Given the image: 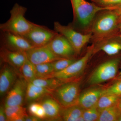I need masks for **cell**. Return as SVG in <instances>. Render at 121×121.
<instances>
[{"label":"cell","instance_id":"obj_37","mask_svg":"<svg viewBox=\"0 0 121 121\" xmlns=\"http://www.w3.org/2000/svg\"><path fill=\"white\" fill-rule=\"evenodd\" d=\"M117 121H121V113L119 115V117H118Z\"/></svg>","mask_w":121,"mask_h":121},{"label":"cell","instance_id":"obj_12","mask_svg":"<svg viewBox=\"0 0 121 121\" xmlns=\"http://www.w3.org/2000/svg\"><path fill=\"white\" fill-rule=\"evenodd\" d=\"M27 83L24 79L17 80L7 95L5 107L22 105L25 98Z\"/></svg>","mask_w":121,"mask_h":121},{"label":"cell","instance_id":"obj_16","mask_svg":"<svg viewBox=\"0 0 121 121\" xmlns=\"http://www.w3.org/2000/svg\"><path fill=\"white\" fill-rule=\"evenodd\" d=\"M45 110L46 118L48 121L58 120L61 117L60 105L55 99L47 98L41 103Z\"/></svg>","mask_w":121,"mask_h":121},{"label":"cell","instance_id":"obj_21","mask_svg":"<svg viewBox=\"0 0 121 121\" xmlns=\"http://www.w3.org/2000/svg\"><path fill=\"white\" fill-rule=\"evenodd\" d=\"M31 82L36 86L53 91L66 82L54 78H36Z\"/></svg>","mask_w":121,"mask_h":121},{"label":"cell","instance_id":"obj_6","mask_svg":"<svg viewBox=\"0 0 121 121\" xmlns=\"http://www.w3.org/2000/svg\"><path fill=\"white\" fill-rule=\"evenodd\" d=\"M119 62V59H114L100 64L89 77L88 83L90 85H96L115 78Z\"/></svg>","mask_w":121,"mask_h":121},{"label":"cell","instance_id":"obj_10","mask_svg":"<svg viewBox=\"0 0 121 121\" xmlns=\"http://www.w3.org/2000/svg\"><path fill=\"white\" fill-rule=\"evenodd\" d=\"M47 45L54 54L60 58L73 59L76 55L69 41L60 33H58Z\"/></svg>","mask_w":121,"mask_h":121},{"label":"cell","instance_id":"obj_13","mask_svg":"<svg viewBox=\"0 0 121 121\" xmlns=\"http://www.w3.org/2000/svg\"><path fill=\"white\" fill-rule=\"evenodd\" d=\"M105 88L95 87L84 91L80 94L78 104L84 109L95 106L103 95Z\"/></svg>","mask_w":121,"mask_h":121},{"label":"cell","instance_id":"obj_3","mask_svg":"<svg viewBox=\"0 0 121 121\" xmlns=\"http://www.w3.org/2000/svg\"><path fill=\"white\" fill-rule=\"evenodd\" d=\"M120 22L119 15L114 10L106 11L93 22L91 33L98 39H104L109 37L118 29Z\"/></svg>","mask_w":121,"mask_h":121},{"label":"cell","instance_id":"obj_30","mask_svg":"<svg viewBox=\"0 0 121 121\" xmlns=\"http://www.w3.org/2000/svg\"><path fill=\"white\" fill-rule=\"evenodd\" d=\"M41 103H33L30 104L28 107L29 112L31 115L35 117L36 114Z\"/></svg>","mask_w":121,"mask_h":121},{"label":"cell","instance_id":"obj_23","mask_svg":"<svg viewBox=\"0 0 121 121\" xmlns=\"http://www.w3.org/2000/svg\"><path fill=\"white\" fill-rule=\"evenodd\" d=\"M20 69L23 78L27 82H31L36 78L35 66L27 58Z\"/></svg>","mask_w":121,"mask_h":121},{"label":"cell","instance_id":"obj_19","mask_svg":"<svg viewBox=\"0 0 121 121\" xmlns=\"http://www.w3.org/2000/svg\"><path fill=\"white\" fill-rule=\"evenodd\" d=\"M7 121H24L28 115L26 109L21 105L5 107Z\"/></svg>","mask_w":121,"mask_h":121},{"label":"cell","instance_id":"obj_2","mask_svg":"<svg viewBox=\"0 0 121 121\" xmlns=\"http://www.w3.org/2000/svg\"><path fill=\"white\" fill-rule=\"evenodd\" d=\"M25 7L15 4L10 11L9 19L0 25V30L23 36L29 31L35 24L30 22L25 17L27 11Z\"/></svg>","mask_w":121,"mask_h":121},{"label":"cell","instance_id":"obj_36","mask_svg":"<svg viewBox=\"0 0 121 121\" xmlns=\"http://www.w3.org/2000/svg\"><path fill=\"white\" fill-rule=\"evenodd\" d=\"M117 79H121V71L118 74V75H117Z\"/></svg>","mask_w":121,"mask_h":121},{"label":"cell","instance_id":"obj_29","mask_svg":"<svg viewBox=\"0 0 121 121\" xmlns=\"http://www.w3.org/2000/svg\"><path fill=\"white\" fill-rule=\"evenodd\" d=\"M100 7H115L121 5V0H90Z\"/></svg>","mask_w":121,"mask_h":121},{"label":"cell","instance_id":"obj_27","mask_svg":"<svg viewBox=\"0 0 121 121\" xmlns=\"http://www.w3.org/2000/svg\"><path fill=\"white\" fill-rule=\"evenodd\" d=\"M100 112L96 106L84 109L82 114L84 121H97Z\"/></svg>","mask_w":121,"mask_h":121},{"label":"cell","instance_id":"obj_4","mask_svg":"<svg viewBox=\"0 0 121 121\" xmlns=\"http://www.w3.org/2000/svg\"><path fill=\"white\" fill-rule=\"evenodd\" d=\"M80 83L70 81L64 83L53 91L52 95L65 108L78 104L80 95Z\"/></svg>","mask_w":121,"mask_h":121},{"label":"cell","instance_id":"obj_24","mask_svg":"<svg viewBox=\"0 0 121 121\" xmlns=\"http://www.w3.org/2000/svg\"><path fill=\"white\" fill-rule=\"evenodd\" d=\"M121 97L111 95H103L95 106L100 112L106 108L117 105Z\"/></svg>","mask_w":121,"mask_h":121},{"label":"cell","instance_id":"obj_8","mask_svg":"<svg viewBox=\"0 0 121 121\" xmlns=\"http://www.w3.org/2000/svg\"><path fill=\"white\" fill-rule=\"evenodd\" d=\"M58 33L47 27L35 24L31 30L23 36L33 47L47 45Z\"/></svg>","mask_w":121,"mask_h":121},{"label":"cell","instance_id":"obj_15","mask_svg":"<svg viewBox=\"0 0 121 121\" xmlns=\"http://www.w3.org/2000/svg\"><path fill=\"white\" fill-rule=\"evenodd\" d=\"M0 58L5 63L15 68H20L27 58L26 52L11 51L2 47Z\"/></svg>","mask_w":121,"mask_h":121},{"label":"cell","instance_id":"obj_25","mask_svg":"<svg viewBox=\"0 0 121 121\" xmlns=\"http://www.w3.org/2000/svg\"><path fill=\"white\" fill-rule=\"evenodd\" d=\"M36 78H51L54 73L52 62L35 65Z\"/></svg>","mask_w":121,"mask_h":121},{"label":"cell","instance_id":"obj_34","mask_svg":"<svg viewBox=\"0 0 121 121\" xmlns=\"http://www.w3.org/2000/svg\"><path fill=\"white\" fill-rule=\"evenodd\" d=\"M117 107L119 109V110L121 113V97L118 100L117 104Z\"/></svg>","mask_w":121,"mask_h":121},{"label":"cell","instance_id":"obj_17","mask_svg":"<svg viewBox=\"0 0 121 121\" xmlns=\"http://www.w3.org/2000/svg\"><path fill=\"white\" fill-rule=\"evenodd\" d=\"M54 91L44 88L28 82L26 88L25 99L28 102L37 100L47 95H52Z\"/></svg>","mask_w":121,"mask_h":121},{"label":"cell","instance_id":"obj_33","mask_svg":"<svg viewBox=\"0 0 121 121\" xmlns=\"http://www.w3.org/2000/svg\"><path fill=\"white\" fill-rule=\"evenodd\" d=\"M114 11H115L119 15L121 14V5L119 6H117L116 7V8L114 9Z\"/></svg>","mask_w":121,"mask_h":121},{"label":"cell","instance_id":"obj_22","mask_svg":"<svg viewBox=\"0 0 121 121\" xmlns=\"http://www.w3.org/2000/svg\"><path fill=\"white\" fill-rule=\"evenodd\" d=\"M121 113L117 105L112 106L100 112L97 121H117Z\"/></svg>","mask_w":121,"mask_h":121},{"label":"cell","instance_id":"obj_28","mask_svg":"<svg viewBox=\"0 0 121 121\" xmlns=\"http://www.w3.org/2000/svg\"><path fill=\"white\" fill-rule=\"evenodd\" d=\"M103 95H111L121 97V79L109 87L105 88Z\"/></svg>","mask_w":121,"mask_h":121},{"label":"cell","instance_id":"obj_26","mask_svg":"<svg viewBox=\"0 0 121 121\" xmlns=\"http://www.w3.org/2000/svg\"><path fill=\"white\" fill-rule=\"evenodd\" d=\"M76 60L74 58H62L52 62L54 73L64 70Z\"/></svg>","mask_w":121,"mask_h":121},{"label":"cell","instance_id":"obj_32","mask_svg":"<svg viewBox=\"0 0 121 121\" xmlns=\"http://www.w3.org/2000/svg\"><path fill=\"white\" fill-rule=\"evenodd\" d=\"M41 120L39 118L33 115H28L25 117V121H41Z\"/></svg>","mask_w":121,"mask_h":121},{"label":"cell","instance_id":"obj_38","mask_svg":"<svg viewBox=\"0 0 121 121\" xmlns=\"http://www.w3.org/2000/svg\"><path fill=\"white\" fill-rule=\"evenodd\" d=\"M119 20L121 21V14L119 15Z\"/></svg>","mask_w":121,"mask_h":121},{"label":"cell","instance_id":"obj_14","mask_svg":"<svg viewBox=\"0 0 121 121\" xmlns=\"http://www.w3.org/2000/svg\"><path fill=\"white\" fill-rule=\"evenodd\" d=\"M16 75L10 65L7 63L3 65L0 73V95L4 96L9 91V90L16 81Z\"/></svg>","mask_w":121,"mask_h":121},{"label":"cell","instance_id":"obj_7","mask_svg":"<svg viewBox=\"0 0 121 121\" xmlns=\"http://www.w3.org/2000/svg\"><path fill=\"white\" fill-rule=\"evenodd\" d=\"M94 45L91 46L85 55L81 58L76 60L66 68L58 72L53 73L51 78H56L65 82L78 77L82 73L88 60L94 52Z\"/></svg>","mask_w":121,"mask_h":121},{"label":"cell","instance_id":"obj_31","mask_svg":"<svg viewBox=\"0 0 121 121\" xmlns=\"http://www.w3.org/2000/svg\"><path fill=\"white\" fill-rule=\"evenodd\" d=\"M7 121V117L5 113V107L3 106L0 107V121Z\"/></svg>","mask_w":121,"mask_h":121},{"label":"cell","instance_id":"obj_9","mask_svg":"<svg viewBox=\"0 0 121 121\" xmlns=\"http://www.w3.org/2000/svg\"><path fill=\"white\" fill-rule=\"evenodd\" d=\"M2 47L11 51L26 52L33 48L26 39L19 35L1 31Z\"/></svg>","mask_w":121,"mask_h":121},{"label":"cell","instance_id":"obj_35","mask_svg":"<svg viewBox=\"0 0 121 121\" xmlns=\"http://www.w3.org/2000/svg\"><path fill=\"white\" fill-rule=\"evenodd\" d=\"M118 29L119 30V33H120V36L121 37V21H120L119 23L118 24Z\"/></svg>","mask_w":121,"mask_h":121},{"label":"cell","instance_id":"obj_20","mask_svg":"<svg viewBox=\"0 0 121 121\" xmlns=\"http://www.w3.org/2000/svg\"><path fill=\"white\" fill-rule=\"evenodd\" d=\"M98 50L109 56L115 55L121 52V41L117 39L110 38L100 45Z\"/></svg>","mask_w":121,"mask_h":121},{"label":"cell","instance_id":"obj_11","mask_svg":"<svg viewBox=\"0 0 121 121\" xmlns=\"http://www.w3.org/2000/svg\"><path fill=\"white\" fill-rule=\"evenodd\" d=\"M27 58L35 65L51 63L61 58L54 54L47 45L33 47L26 52Z\"/></svg>","mask_w":121,"mask_h":121},{"label":"cell","instance_id":"obj_1","mask_svg":"<svg viewBox=\"0 0 121 121\" xmlns=\"http://www.w3.org/2000/svg\"><path fill=\"white\" fill-rule=\"evenodd\" d=\"M73 13L74 20L82 27H88L99 12L114 10L115 7H100L86 0H70Z\"/></svg>","mask_w":121,"mask_h":121},{"label":"cell","instance_id":"obj_18","mask_svg":"<svg viewBox=\"0 0 121 121\" xmlns=\"http://www.w3.org/2000/svg\"><path fill=\"white\" fill-rule=\"evenodd\" d=\"M84 110L78 104L68 107L62 111L61 117L65 121H84L82 117Z\"/></svg>","mask_w":121,"mask_h":121},{"label":"cell","instance_id":"obj_5","mask_svg":"<svg viewBox=\"0 0 121 121\" xmlns=\"http://www.w3.org/2000/svg\"><path fill=\"white\" fill-rule=\"evenodd\" d=\"M54 29L55 31L67 39L73 48L76 55L80 54L84 45L93 37L91 33L82 34L71 26L62 25L58 22H54Z\"/></svg>","mask_w":121,"mask_h":121}]
</instances>
